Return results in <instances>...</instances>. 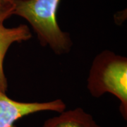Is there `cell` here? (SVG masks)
Segmentation results:
<instances>
[{
	"label": "cell",
	"mask_w": 127,
	"mask_h": 127,
	"mask_svg": "<svg viewBox=\"0 0 127 127\" xmlns=\"http://www.w3.org/2000/svg\"><path fill=\"white\" fill-rule=\"evenodd\" d=\"M42 127H102L91 114L81 107L63 111L47 119Z\"/></svg>",
	"instance_id": "cell-5"
},
{
	"label": "cell",
	"mask_w": 127,
	"mask_h": 127,
	"mask_svg": "<svg viewBox=\"0 0 127 127\" xmlns=\"http://www.w3.org/2000/svg\"><path fill=\"white\" fill-rule=\"evenodd\" d=\"M91 96L100 97L105 93L115 96L120 102L119 110L127 119V58L105 50L95 57L87 79Z\"/></svg>",
	"instance_id": "cell-2"
},
{
	"label": "cell",
	"mask_w": 127,
	"mask_h": 127,
	"mask_svg": "<svg viewBox=\"0 0 127 127\" xmlns=\"http://www.w3.org/2000/svg\"><path fill=\"white\" fill-rule=\"evenodd\" d=\"M61 0H15L14 15L26 20L41 45L49 47L55 54L71 50L73 42L68 32L59 27L57 13Z\"/></svg>",
	"instance_id": "cell-1"
},
{
	"label": "cell",
	"mask_w": 127,
	"mask_h": 127,
	"mask_svg": "<svg viewBox=\"0 0 127 127\" xmlns=\"http://www.w3.org/2000/svg\"><path fill=\"white\" fill-rule=\"evenodd\" d=\"M32 37L29 27L21 24L14 28H7L0 23V91L6 93L8 88L7 79L4 70V61L9 47L14 43L27 41Z\"/></svg>",
	"instance_id": "cell-4"
},
{
	"label": "cell",
	"mask_w": 127,
	"mask_h": 127,
	"mask_svg": "<svg viewBox=\"0 0 127 127\" xmlns=\"http://www.w3.org/2000/svg\"><path fill=\"white\" fill-rule=\"evenodd\" d=\"M15 0H0V23L14 15Z\"/></svg>",
	"instance_id": "cell-6"
},
{
	"label": "cell",
	"mask_w": 127,
	"mask_h": 127,
	"mask_svg": "<svg viewBox=\"0 0 127 127\" xmlns=\"http://www.w3.org/2000/svg\"><path fill=\"white\" fill-rule=\"evenodd\" d=\"M65 109L66 104L61 99L41 102H18L0 91V127H15L16 122L32 114L45 111L60 113Z\"/></svg>",
	"instance_id": "cell-3"
}]
</instances>
